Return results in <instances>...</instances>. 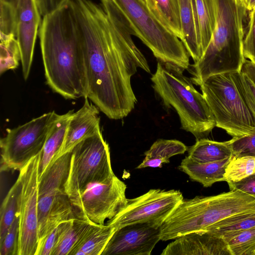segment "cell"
I'll use <instances>...</instances> for the list:
<instances>
[{"label":"cell","mask_w":255,"mask_h":255,"mask_svg":"<svg viewBox=\"0 0 255 255\" xmlns=\"http://www.w3.org/2000/svg\"><path fill=\"white\" fill-rule=\"evenodd\" d=\"M15 13L16 38L20 51L23 77L26 80L32 65L41 15L35 0H18Z\"/></svg>","instance_id":"cell-15"},{"label":"cell","mask_w":255,"mask_h":255,"mask_svg":"<svg viewBox=\"0 0 255 255\" xmlns=\"http://www.w3.org/2000/svg\"><path fill=\"white\" fill-rule=\"evenodd\" d=\"M188 156L198 162L222 160L233 156L230 140L220 142L206 138L196 140L188 149Z\"/></svg>","instance_id":"cell-23"},{"label":"cell","mask_w":255,"mask_h":255,"mask_svg":"<svg viewBox=\"0 0 255 255\" xmlns=\"http://www.w3.org/2000/svg\"><path fill=\"white\" fill-rule=\"evenodd\" d=\"M169 162V159L160 157L145 155L143 160L136 168L141 169L145 167L161 168L163 163H168Z\"/></svg>","instance_id":"cell-39"},{"label":"cell","mask_w":255,"mask_h":255,"mask_svg":"<svg viewBox=\"0 0 255 255\" xmlns=\"http://www.w3.org/2000/svg\"><path fill=\"white\" fill-rule=\"evenodd\" d=\"M70 0L84 54L87 97L109 118L127 117L137 103L131 78L138 68L150 73L133 32L111 0Z\"/></svg>","instance_id":"cell-1"},{"label":"cell","mask_w":255,"mask_h":255,"mask_svg":"<svg viewBox=\"0 0 255 255\" xmlns=\"http://www.w3.org/2000/svg\"><path fill=\"white\" fill-rule=\"evenodd\" d=\"M137 37L158 60L184 70L189 55L182 41L152 13L145 0H111Z\"/></svg>","instance_id":"cell-6"},{"label":"cell","mask_w":255,"mask_h":255,"mask_svg":"<svg viewBox=\"0 0 255 255\" xmlns=\"http://www.w3.org/2000/svg\"><path fill=\"white\" fill-rule=\"evenodd\" d=\"M59 225L52 230L38 244L35 255H51L56 242Z\"/></svg>","instance_id":"cell-37"},{"label":"cell","mask_w":255,"mask_h":255,"mask_svg":"<svg viewBox=\"0 0 255 255\" xmlns=\"http://www.w3.org/2000/svg\"><path fill=\"white\" fill-rule=\"evenodd\" d=\"M198 19L201 45L204 54L216 25L215 0H193Z\"/></svg>","instance_id":"cell-26"},{"label":"cell","mask_w":255,"mask_h":255,"mask_svg":"<svg viewBox=\"0 0 255 255\" xmlns=\"http://www.w3.org/2000/svg\"><path fill=\"white\" fill-rule=\"evenodd\" d=\"M180 22L183 33L181 40L194 63L203 55L201 45L200 28L193 0H179Z\"/></svg>","instance_id":"cell-18"},{"label":"cell","mask_w":255,"mask_h":255,"mask_svg":"<svg viewBox=\"0 0 255 255\" xmlns=\"http://www.w3.org/2000/svg\"><path fill=\"white\" fill-rule=\"evenodd\" d=\"M20 188L18 177L4 198L0 207V244L12 224L17 213V198Z\"/></svg>","instance_id":"cell-27"},{"label":"cell","mask_w":255,"mask_h":255,"mask_svg":"<svg viewBox=\"0 0 255 255\" xmlns=\"http://www.w3.org/2000/svg\"><path fill=\"white\" fill-rule=\"evenodd\" d=\"M248 30L243 43V55L245 58L255 63V11H250Z\"/></svg>","instance_id":"cell-36"},{"label":"cell","mask_w":255,"mask_h":255,"mask_svg":"<svg viewBox=\"0 0 255 255\" xmlns=\"http://www.w3.org/2000/svg\"><path fill=\"white\" fill-rule=\"evenodd\" d=\"M161 255H232L222 237L207 231L190 233L169 244Z\"/></svg>","instance_id":"cell-16"},{"label":"cell","mask_w":255,"mask_h":255,"mask_svg":"<svg viewBox=\"0 0 255 255\" xmlns=\"http://www.w3.org/2000/svg\"><path fill=\"white\" fill-rule=\"evenodd\" d=\"M59 116L53 111L16 128H7L6 134L0 141L1 171L20 170L39 154Z\"/></svg>","instance_id":"cell-10"},{"label":"cell","mask_w":255,"mask_h":255,"mask_svg":"<svg viewBox=\"0 0 255 255\" xmlns=\"http://www.w3.org/2000/svg\"><path fill=\"white\" fill-rule=\"evenodd\" d=\"M39 28L47 85L66 99L86 97L88 81L84 57L70 0L43 17Z\"/></svg>","instance_id":"cell-2"},{"label":"cell","mask_w":255,"mask_h":255,"mask_svg":"<svg viewBox=\"0 0 255 255\" xmlns=\"http://www.w3.org/2000/svg\"><path fill=\"white\" fill-rule=\"evenodd\" d=\"M230 190H238L255 197V173L237 182H229Z\"/></svg>","instance_id":"cell-38"},{"label":"cell","mask_w":255,"mask_h":255,"mask_svg":"<svg viewBox=\"0 0 255 255\" xmlns=\"http://www.w3.org/2000/svg\"><path fill=\"white\" fill-rule=\"evenodd\" d=\"M74 113V110H70L66 114L60 115L49 131L40 153L39 177L59 152L64 142L69 120Z\"/></svg>","instance_id":"cell-21"},{"label":"cell","mask_w":255,"mask_h":255,"mask_svg":"<svg viewBox=\"0 0 255 255\" xmlns=\"http://www.w3.org/2000/svg\"><path fill=\"white\" fill-rule=\"evenodd\" d=\"M184 70L158 60L151 80L164 105L177 112L181 128L198 140L206 137L216 127V122L204 96L196 90L191 79L183 74Z\"/></svg>","instance_id":"cell-4"},{"label":"cell","mask_w":255,"mask_h":255,"mask_svg":"<svg viewBox=\"0 0 255 255\" xmlns=\"http://www.w3.org/2000/svg\"><path fill=\"white\" fill-rule=\"evenodd\" d=\"M116 231L108 224H91L70 255H102Z\"/></svg>","instance_id":"cell-20"},{"label":"cell","mask_w":255,"mask_h":255,"mask_svg":"<svg viewBox=\"0 0 255 255\" xmlns=\"http://www.w3.org/2000/svg\"><path fill=\"white\" fill-rule=\"evenodd\" d=\"M232 157L217 161L201 163L187 156L182 160L178 168L187 174L191 180L201 183L205 187H209L215 182L225 181V170Z\"/></svg>","instance_id":"cell-19"},{"label":"cell","mask_w":255,"mask_h":255,"mask_svg":"<svg viewBox=\"0 0 255 255\" xmlns=\"http://www.w3.org/2000/svg\"><path fill=\"white\" fill-rule=\"evenodd\" d=\"M154 16L181 41L183 39L179 0H145Z\"/></svg>","instance_id":"cell-24"},{"label":"cell","mask_w":255,"mask_h":255,"mask_svg":"<svg viewBox=\"0 0 255 255\" xmlns=\"http://www.w3.org/2000/svg\"><path fill=\"white\" fill-rule=\"evenodd\" d=\"M232 255H255V227L225 240Z\"/></svg>","instance_id":"cell-29"},{"label":"cell","mask_w":255,"mask_h":255,"mask_svg":"<svg viewBox=\"0 0 255 255\" xmlns=\"http://www.w3.org/2000/svg\"><path fill=\"white\" fill-rule=\"evenodd\" d=\"M40 153L20 170L17 198L19 217L17 255H35L38 242V186Z\"/></svg>","instance_id":"cell-12"},{"label":"cell","mask_w":255,"mask_h":255,"mask_svg":"<svg viewBox=\"0 0 255 255\" xmlns=\"http://www.w3.org/2000/svg\"><path fill=\"white\" fill-rule=\"evenodd\" d=\"M71 153L65 185L70 199L80 194L89 184L104 182L115 175L112 168L109 146L101 131L80 141Z\"/></svg>","instance_id":"cell-9"},{"label":"cell","mask_w":255,"mask_h":255,"mask_svg":"<svg viewBox=\"0 0 255 255\" xmlns=\"http://www.w3.org/2000/svg\"><path fill=\"white\" fill-rule=\"evenodd\" d=\"M200 87L215 117L216 127L233 137L255 132V117L244 103L231 72L212 75Z\"/></svg>","instance_id":"cell-7"},{"label":"cell","mask_w":255,"mask_h":255,"mask_svg":"<svg viewBox=\"0 0 255 255\" xmlns=\"http://www.w3.org/2000/svg\"><path fill=\"white\" fill-rule=\"evenodd\" d=\"M255 173V157H232L225 173V181L237 182Z\"/></svg>","instance_id":"cell-28"},{"label":"cell","mask_w":255,"mask_h":255,"mask_svg":"<svg viewBox=\"0 0 255 255\" xmlns=\"http://www.w3.org/2000/svg\"><path fill=\"white\" fill-rule=\"evenodd\" d=\"M19 235V217L17 213L0 244V255H17Z\"/></svg>","instance_id":"cell-34"},{"label":"cell","mask_w":255,"mask_h":255,"mask_svg":"<svg viewBox=\"0 0 255 255\" xmlns=\"http://www.w3.org/2000/svg\"><path fill=\"white\" fill-rule=\"evenodd\" d=\"M71 153V151L65 153L53 161L39 177L38 241L62 223L77 217L65 189L70 170Z\"/></svg>","instance_id":"cell-8"},{"label":"cell","mask_w":255,"mask_h":255,"mask_svg":"<svg viewBox=\"0 0 255 255\" xmlns=\"http://www.w3.org/2000/svg\"><path fill=\"white\" fill-rule=\"evenodd\" d=\"M0 74L17 68L21 60V54L15 37L0 41Z\"/></svg>","instance_id":"cell-30"},{"label":"cell","mask_w":255,"mask_h":255,"mask_svg":"<svg viewBox=\"0 0 255 255\" xmlns=\"http://www.w3.org/2000/svg\"><path fill=\"white\" fill-rule=\"evenodd\" d=\"M126 184L116 175L102 182L88 185L71 202L78 217L91 224L104 225L126 206Z\"/></svg>","instance_id":"cell-11"},{"label":"cell","mask_w":255,"mask_h":255,"mask_svg":"<svg viewBox=\"0 0 255 255\" xmlns=\"http://www.w3.org/2000/svg\"><path fill=\"white\" fill-rule=\"evenodd\" d=\"M188 149V147L180 141L159 139L144 152V155L169 159L174 155L183 154Z\"/></svg>","instance_id":"cell-31"},{"label":"cell","mask_w":255,"mask_h":255,"mask_svg":"<svg viewBox=\"0 0 255 255\" xmlns=\"http://www.w3.org/2000/svg\"><path fill=\"white\" fill-rule=\"evenodd\" d=\"M84 98L82 107L69 120L63 145L53 161L71 151L82 140L101 131L99 109L87 97Z\"/></svg>","instance_id":"cell-17"},{"label":"cell","mask_w":255,"mask_h":255,"mask_svg":"<svg viewBox=\"0 0 255 255\" xmlns=\"http://www.w3.org/2000/svg\"><path fill=\"white\" fill-rule=\"evenodd\" d=\"M252 10L255 11V7H254V8H253Z\"/></svg>","instance_id":"cell-44"},{"label":"cell","mask_w":255,"mask_h":255,"mask_svg":"<svg viewBox=\"0 0 255 255\" xmlns=\"http://www.w3.org/2000/svg\"><path fill=\"white\" fill-rule=\"evenodd\" d=\"M246 3L247 10L251 11L255 6V0H246Z\"/></svg>","instance_id":"cell-41"},{"label":"cell","mask_w":255,"mask_h":255,"mask_svg":"<svg viewBox=\"0 0 255 255\" xmlns=\"http://www.w3.org/2000/svg\"><path fill=\"white\" fill-rule=\"evenodd\" d=\"M231 73L236 88L244 103L255 117V85L241 71Z\"/></svg>","instance_id":"cell-32"},{"label":"cell","mask_w":255,"mask_h":255,"mask_svg":"<svg viewBox=\"0 0 255 255\" xmlns=\"http://www.w3.org/2000/svg\"><path fill=\"white\" fill-rule=\"evenodd\" d=\"M255 227V211L235 214L215 223L206 230L225 241L233 235Z\"/></svg>","instance_id":"cell-25"},{"label":"cell","mask_w":255,"mask_h":255,"mask_svg":"<svg viewBox=\"0 0 255 255\" xmlns=\"http://www.w3.org/2000/svg\"><path fill=\"white\" fill-rule=\"evenodd\" d=\"M90 224L78 216L61 224L51 255H70Z\"/></svg>","instance_id":"cell-22"},{"label":"cell","mask_w":255,"mask_h":255,"mask_svg":"<svg viewBox=\"0 0 255 255\" xmlns=\"http://www.w3.org/2000/svg\"><path fill=\"white\" fill-rule=\"evenodd\" d=\"M4 2L10 3L13 5L14 7H16L18 0H0Z\"/></svg>","instance_id":"cell-42"},{"label":"cell","mask_w":255,"mask_h":255,"mask_svg":"<svg viewBox=\"0 0 255 255\" xmlns=\"http://www.w3.org/2000/svg\"><path fill=\"white\" fill-rule=\"evenodd\" d=\"M235 1L238 5H242L247 8L246 0H235Z\"/></svg>","instance_id":"cell-43"},{"label":"cell","mask_w":255,"mask_h":255,"mask_svg":"<svg viewBox=\"0 0 255 255\" xmlns=\"http://www.w3.org/2000/svg\"><path fill=\"white\" fill-rule=\"evenodd\" d=\"M216 25L200 60L191 65L193 84L200 86L209 77L241 71L244 60V19L248 10L235 0H215Z\"/></svg>","instance_id":"cell-3"},{"label":"cell","mask_w":255,"mask_h":255,"mask_svg":"<svg viewBox=\"0 0 255 255\" xmlns=\"http://www.w3.org/2000/svg\"><path fill=\"white\" fill-rule=\"evenodd\" d=\"M0 41L16 38L15 7L7 2L0 0Z\"/></svg>","instance_id":"cell-33"},{"label":"cell","mask_w":255,"mask_h":255,"mask_svg":"<svg viewBox=\"0 0 255 255\" xmlns=\"http://www.w3.org/2000/svg\"><path fill=\"white\" fill-rule=\"evenodd\" d=\"M230 142L233 157H255V132L240 137H233Z\"/></svg>","instance_id":"cell-35"},{"label":"cell","mask_w":255,"mask_h":255,"mask_svg":"<svg viewBox=\"0 0 255 255\" xmlns=\"http://www.w3.org/2000/svg\"><path fill=\"white\" fill-rule=\"evenodd\" d=\"M255 211V197L238 190L183 199L160 227L161 240L206 230L231 216Z\"/></svg>","instance_id":"cell-5"},{"label":"cell","mask_w":255,"mask_h":255,"mask_svg":"<svg viewBox=\"0 0 255 255\" xmlns=\"http://www.w3.org/2000/svg\"><path fill=\"white\" fill-rule=\"evenodd\" d=\"M241 71L246 74L255 85V63L246 58Z\"/></svg>","instance_id":"cell-40"},{"label":"cell","mask_w":255,"mask_h":255,"mask_svg":"<svg viewBox=\"0 0 255 255\" xmlns=\"http://www.w3.org/2000/svg\"><path fill=\"white\" fill-rule=\"evenodd\" d=\"M183 199L179 190L150 189L137 197L128 199L125 208L106 224L113 226L116 230L139 223H149L161 227Z\"/></svg>","instance_id":"cell-13"},{"label":"cell","mask_w":255,"mask_h":255,"mask_svg":"<svg viewBox=\"0 0 255 255\" xmlns=\"http://www.w3.org/2000/svg\"><path fill=\"white\" fill-rule=\"evenodd\" d=\"M160 227L149 223L123 226L115 232L102 255H150L161 240Z\"/></svg>","instance_id":"cell-14"}]
</instances>
